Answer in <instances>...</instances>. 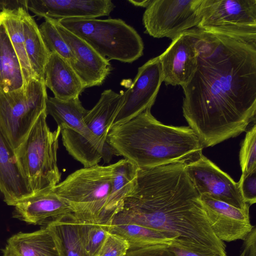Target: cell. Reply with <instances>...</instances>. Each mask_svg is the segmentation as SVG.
Listing matches in <instances>:
<instances>
[{
	"label": "cell",
	"mask_w": 256,
	"mask_h": 256,
	"mask_svg": "<svg viewBox=\"0 0 256 256\" xmlns=\"http://www.w3.org/2000/svg\"><path fill=\"white\" fill-rule=\"evenodd\" d=\"M200 31L196 68L182 87V109L206 148L239 136L255 122L256 41Z\"/></svg>",
	"instance_id": "6da1fadb"
},
{
	"label": "cell",
	"mask_w": 256,
	"mask_h": 256,
	"mask_svg": "<svg viewBox=\"0 0 256 256\" xmlns=\"http://www.w3.org/2000/svg\"><path fill=\"white\" fill-rule=\"evenodd\" d=\"M186 164L138 168L134 187L111 224H138L176 236L178 248L204 256H227L224 242L210 225Z\"/></svg>",
	"instance_id": "7a4b0ae2"
},
{
	"label": "cell",
	"mask_w": 256,
	"mask_h": 256,
	"mask_svg": "<svg viewBox=\"0 0 256 256\" xmlns=\"http://www.w3.org/2000/svg\"><path fill=\"white\" fill-rule=\"evenodd\" d=\"M151 108L124 124L113 126L106 140L138 168L188 163L202 154L203 146L189 126L164 124Z\"/></svg>",
	"instance_id": "3957f363"
},
{
	"label": "cell",
	"mask_w": 256,
	"mask_h": 256,
	"mask_svg": "<svg viewBox=\"0 0 256 256\" xmlns=\"http://www.w3.org/2000/svg\"><path fill=\"white\" fill-rule=\"evenodd\" d=\"M112 164L84 168L68 175L53 188L82 222L111 224L107 204L111 190Z\"/></svg>",
	"instance_id": "277c9868"
},
{
	"label": "cell",
	"mask_w": 256,
	"mask_h": 256,
	"mask_svg": "<svg viewBox=\"0 0 256 256\" xmlns=\"http://www.w3.org/2000/svg\"><path fill=\"white\" fill-rule=\"evenodd\" d=\"M56 20L108 60L132 63L143 55L142 38L122 19L72 18Z\"/></svg>",
	"instance_id": "5b68a950"
},
{
	"label": "cell",
	"mask_w": 256,
	"mask_h": 256,
	"mask_svg": "<svg viewBox=\"0 0 256 256\" xmlns=\"http://www.w3.org/2000/svg\"><path fill=\"white\" fill-rule=\"evenodd\" d=\"M42 112L26 139L15 152L20 167L34 194L58 184L61 174L57 165V150L60 128L52 132Z\"/></svg>",
	"instance_id": "8992f818"
},
{
	"label": "cell",
	"mask_w": 256,
	"mask_h": 256,
	"mask_svg": "<svg viewBox=\"0 0 256 256\" xmlns=\"http://www.w3.org/2000/svg\"><path fill=\"white\" fill-rule=\"evenodd\" d=\"M48 98L44 80L36 78L20 89L0 92V128L14 152L46 110Z\"/></svg>",
	"instance_id": "52a82bcc"
},
{
	"label": "cell",
	"mask_w": 256,
	"mask_h": 256,
	"mask_svg": "<svg viewBox=\"0 0 256 256\" xmlns=\"http://www.w3.org/2000/svg\"><path fill=\"white\" fill-rule=\"evenodd\" d=\"M196 28L256 41V0H203Z\"/></svg>",
	"instance_id": "ba28073f"
},
{
	"label": "cell",
	"mask_w": 256,
	"mask_h": 256,
	"mask_svg": "<svg viewBox=\"0 0 256 256\" xmlns=\"http://www.w3.org/2000/svg\"><path fill=\"white\" fill-rule=\"evenodd\" d=\"M203 0H152L142 16L144 32L154 38L172 40L196 28Z\"/></svg>",
	"instance_id": "9c48e42d"
},
{
	"label": "cell",
	"mask_w": 256,
	"mask_h": 256,
	"mask_svg": "<svg viewBox=\"0 0 256 256\" xmlns=\"http://www.w3.org/2000/svg\"><path fill=\"white\" fill-rule=\"evenodd\" d=\"M185 170L200 196L206 194L242 210L250 207L243 200L238 182L202 154L186 163Z\"/></svg>",
	"instance_id": "30bf717a"
},
{
	"label": "cell",
	"mask_w": 256,
	"mask_h": 256,
	"mask_svg": "<svg viewBox=\"0 0 256 256\" xmlns=\"http://www.w3.org/2000/svg\"><path fill=\"white\" fill-rule=\"evenodd\" d=\"M200 38V29L186 30L172 40L158 56L166 85L182 87L190 81L197 66Z\"/></svg>",
	"instance_id": "8fae6325"
},
{
	"label": "cell",
	"mask_w": 256,
	"mask_h": 256,
	"mask_svg": "<svg viewBox=\"0 0 256 256\" xmlns=\"http://www.w3.org/2000/svg\"><path fill=\"white\" fill-rule=\"evenodd\" d=\"M163 76L158 56L149 60L138 70L134 80L124 92L122 106L112 126L129 121L154 105Z\"/></svg>",
	"instance_id": "7c38bea8"
},
{
	"label": "cell",
	"mask_w": 256,
	"mask_h": 256,
	"mask_svg": "<svg viewBox=\"0 0 256 256\" xmlns=\"http://www.w3.org/2000/svg\"><path fill=\"white\" fill-rule=\"evenodd\" d=\"M210 225L220 240H244L254 226L250 222V208L240 209L208 195L200 196Z\"/></svg>",
	"instance_id": "4fadbf2b"
},
{
	"label": "cell",
	"mask_w": 256,
	"mask_h": 256,
	"mask_svg": "<svg viewBox=\"0 0 256 256\" xmlns=\"http://www.w3.org/2000/svg\"><path fill=\"white\" fill-rule=\"evenodd\" d=\"M50 20L74 56L75 62L70 64L86 88L102 85L112 69L110 60L102 58L86 42L56 20Z\"/></svg>",
	"instance_id": "5bb4252c"
},
{
	"label": "cell",
	"mask_w": 256,
	"mask_h": 256,
	"mask_svg": "<svg viewBox=\"0 0 256 256\" xmlns=\"http://www.w3.org/2000/svg\"><path fill=\"white\" fill-rule=\"evenodd\" d=\"M26 7L39 18L58 20L108 16L115 5L111 0H26Z\"/></svg>",
	"instance_id": "9a60e30c"
},
{
	"label": "cell",
	"mask_w": 256,
	"mask_h": 256,
	"mask_svg": "<svg viewBox=\"0 0 256 256\" xmlns=\"http://www.w3.org/2000/svg\"><path fill=\"white\" fill-rule=\"evenodd\" d=\"M14 206V218L42 227L74 214L69 205L54 192L53 188L35 193Z\"/></svg>",
	"instance_id": "2e32d148"
},
{
	"label": "cell",
	"mask_w": 256,
	"mask_h": 256,
	"mask_svg": "<svg viewBox=\"0 0 256 256\" xmlns=\"http://www.w3.org/2000/svg\"><path fill=\"white\" fill-rule=\"evenodd\" d=\"M0 192L4 202L12 206L34 194L20 167L15 152L0 128Z\"/></svg>",
	"instance_id": "e0dca14e"
},
{
	"label": "cell",
	"mask_w": 256,
	"mask_h": 256,
	"mask_svg": "<svg viewBox=\"0 0 256 256\" xmlns=\"http://www.w3.org/2000/svg\"><path fill=\"white\" fill-rule=\"evenodd\" d=\"M46 86L61 100L79 98L86 88L70 63L55 52H51L44 72Z\"/></svg>",
	"instance_id": "ac0fdd59"
},
{
	"label": "cell",
	"mask_w": 256,
	"mask_h": 256,
	"mask_svg": "<svg viewBox=\"0 0 256 256\" xmlns=\"http://www.w3.org/2000/svg\"><path fill=\"white\" fill-rule=\"evenodd\" d=\"M124 92H116L110 89L104 90L96 104L88 110L84 123L94 136L97 144L103 148L122 106Z\"/></svg>",
	"instance_id": "d6986e66"
},
{
	"label": "cell",
	"mask_w": 256,
	"mask_h": 256,
	"mask_svg": "<svg viewBox=\"0 0 256 256\" xmlns=\"http://www.w3.org/2000/svg\"><path fill=\"white\" fill-rule=\"evenodd\" d=\"M2 252V256H60L55 237L48 226L12 236Z\"/></svg>",
	"instance_id": "ffe728a7"
},
{
	"label": "cell",
	"mask_w": 256,
	"mask_h": 256,
	"mask_svg": "<svg viewBox=\"0 0 256 256\" xmlns=\"http://www.w3.org/2000/svg\"><path fill=\"white\" fill-rule=\"evenodd\" d=\"M46 112L47 114L52 116L60 129L66 128L74 130L104 152L106 144L103 148L97 144L94 136L84 123V118L88 110L82 106L79 98L64 100L54 96L48 97Z\"/></svg>",
	"instance_id": "44dd1931"
},
{
	"label": "cell",
	"mask_w": 256,
	"mask_h": 256,
	"mask_svg": "<svg viewBox=\"0 0 256 256\" xmlns=\"http://www.w3.org/2000/svg\"><path fill=\"white\" fill-rule=\"evenodd\" d=\"M138 168L125 158L112 164V187L106 207L111 222L114 216L120 210L125 198L134 189Z\"/></svg>",
	"instance_id": "7402d4cb"
},
{
	"label": "cell",
	"mask_w": 256,
	"mask_h": 256,
	"mask_svg": "<svg viewBox=\"0 0 256 256\" xmlns=\"http://www.w3.org/2000/svg\"><path fill=\"white\" fill-rule=\"evenodd\" d=\"M24 46L28 58L36 78L44 80V68L50 52L46 48L39 26L28 11L21 8Z\"/></svg>",
	"instance_id": "603a6c76"
},
{
	"label": "cell",
	"mask_w": 256,
	"mask_h": 256,
	"mask_svg": "<svg viewBox=\"0 0 256 256\" xmlns=\"http://www.w3.org/2000/svg\"><path fill=\"white\" fill-rule=\"evenodd\" d=\"M24 86L20 60L4 26L0 22V92L13 91Z\"/></svg>",
	"instance_id": "cb8c5ba5"
},
{
	"label": "cell",
	"mask_w": 256,
	"mask_h": 256,
	"mask_svg": "<svg viewBox=\"0 0 256 256\" xmlns=\"http://www.w3.org/2000/svg\"><path fill=\"white\" fill-rule=\"evenodd\" d=\"M108 232L125 239L130 248L156 245L178 246V238L168 233L134 224H111Z\"/></svg>",
	"instance_id": "d4e9b609"
},
{
	"label": "cell",
	"mask_w": 256,
	"mask_h": 256,
	"mask_svg": "<svg viewBox=\"0 0 256 256\" xmlns=\"http://www.w3.org/2000/svg\"><path fill=\"white\" fill-rule=\"evenodd\" d=\"M47 226L55 237L60 256H88L82 236L81 222L74 214Z\"/></svg>",
	"instance_id": "484cf974"
},
{
	"label": "cell",
	"mask_w": 256,
	"mask_h": 256,
	"mask_svg": "<svg viewBox=\"0 0 256 256\" xmlns=\"http://www.w3.org/2000/svg\"><path fill=\"white\" fill-rule=\"evenodd\" d=\"M20 8L0 11V22L4 26L20 60L25 86L36 77L32 71L26 51Z\"/></svg>",
	"instance_id": "4316f807"
},
{
	"label": "cell",
	"mask_w": 256,
	"mask_h": 256,
	"mask_svg": "<svg viewBox=\"0 0 256 256\" xmlns=\"http://www.w3.org/2000/svg\"><path fill=\"white\" fill-rule=\"evenodd\" d=\"M39 29L43 40L50 53L58 54L70 64L75 62L74 56L50 19L45 18Z\"/></svg>",
	"instance_id": "83f0119b"
},
{
	"label": "cell",
	"mask_w": 256,
	"mask_h": 256,
	"mask_svg": "<svg viewBox=\"0 0 256 256\" xmlns=\"http://www.w3.org/2000/svg\"><path fill=\"white\" fill-rule=\"evenodd\" d=\"M108 226L81 222L82 236L88 256H98L108 233Z\"/></svg>",
	"instance_id": "f1b7e54d"
},
{
	"label": "cell",
	"mask_w": 256,
	"mask_h": 256,
	"mask_svg": "<svg viewBox=\"0 0 256 256\" xmlns=\"http://www.w3.org/2000/svg\"><path fill=\"white\" fill-rule=\"evenodd\" d=\"M256 124L255 122L246 133L241 144L240 162L242 174L256 169Z\"/></svg>",
	"instance_id": "f546056e"
},
{
	"label": "cell",
	"mask_w": 256,
	"mask_h": 256,
	"mask_svg": "<svg viewBox=\"0 0 256 256\" xmlns=\"http://www.w3.org/2000/svg\"><path fill=\"white\" fill-rule=\"evenodd\" d=\"M130 247L129 243L125 239L108 232L98 256H124Z\"/></svg>",
	"instance_id": "4dcf8cb0"
},
{
	"label": "cell",
	"mask_w": 256,
	"mask_h": 256,
	"mask_svg": "<svg viewBox=\"0 0 256 256\" xmlns=\"http://www.w3.org/2000/svg\"><path fill=\"white\" fill-rule=\"evenodd\" d=\"M239 184L240 191L244 202L250 206L256 202V169L242 174Z\"/></svg>",
	"instance_id": "1f68e13d"
},
{
	"label": "cell",
	"mask_w": 256,
	"mask_h": 256,
	"mask_svg": "<svg viewBox=\"0 0 256 256\" xmlns=\"http://www.w3.org/2000/svg\"><path fill=\"white\" fill-rule=\"evenodd\" d=\"M124 256H176L168 246L130 248Z\"/></svg>",
	"instance_id": "d6a6232c"
},
{
	"label": "cell",
	"mask_w": 256,
	"mask_h": 256,
	"mask_svg": "<svg viewBox=\"0 0 256 256\" xmlns=\"http://www.w3.org/2000/svg\"><path fill=\"white\" fill-rule=\"evenodd\" d=\"M22 8L28 11L26 7V0H0V10H14Z\"/></svg>",
	"instance_id": "836d02e7"
},
{
	"label": "cell",
	"mask_w": 256,
	"mask_h": 256,
	"mask_svg": "<svg viewBox=\"0 0 256 256\" xmlns=\"http://www.w3.org/2000/svg\"><path fill=\"white\" fill-rule=\"evenodd\" d=\"M168 247L172 251L176 256H222L218 254L204 256L198 253L180 248L172 246H170Z\"/></svg>",
	"instance_id": "e575fe53"
},
{
	"label": "cell",
	"mask_w": 256,
	"mask_h": 256,
	"mask_svg": "<svg viewBox=\"0 0 256 256\" xmlns=\"http://www.w3.org/2000/svg\"><path fill=\"white\" fill-rule=\"evenodd\" d=\"M152 0H128V1L136 6L146 8L152 2Z\"/></svg>",
	"instance_id": "d590c367"
}]
</instances>
